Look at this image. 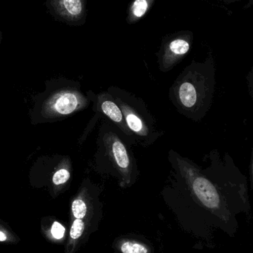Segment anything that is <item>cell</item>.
<instances>
[{"mask_svg":"<svg viewBox=\"0 0 253 253\" xmlns=\"http://www.w3.org/2000/svg\"><path fill=\"white\" fill-rule=\"evenodd\" d=\"M101 121L92 168L100 175L114 177L120 187H130L140 175L138 163L132 150V146L136 143L126 138L106 119Z\"/></svg>","mask_w":253,"mask_h":253,"instance_id":"6da1fadb","label":"cell"},{"mask_svg":"<svg viewBox=\"0 0 253 253\" xmlns=\"http://www.w3.org/2000/svg\"><path fill=\"white\" fill-rule=\"evenodd\" d=\"M107 91L120 106L136 145L150 147L163 136L165 132L159 127L141 98L118 86H110Z\"/></svg>","mask_w":253,"mask_h":253,"instance_id":"7a4b0ae2","label":"cell"},{"mask_svg":"<svg viewBox=\"0 0 253 253\" xmlns=\"http://www.w3.org/2000/svg\"><path fill=\"white\" fill-rule=\"evenodd\" d=\"M53 91L44 105V112L50 118L71 117L87 109L91 104L78 80H62Z\"/></svg>","mask_w":253,"mask_h":253,"instance_id":"3957f363","label":"cell"},{"mask_svg":"<svg viewBox=\"0 0 253 253\" xmlns=\"http://www.w3.org/2000/svg\"><path fill=\"white\" fill-rule=\"evenodd\" d=\"M192 37L189 31H179L163 39L160 49L156 53L160 71L169 72L182 60L190 51Z\"/></svg>","mask_w":253,"mask_h":253,"instance_id":"277c9868","label":"cell"},{"mask_svg":"<svg viewBox=\"0 0 253 253\" xmlns=\"http://www.w3.org/2000/svg\"><path fill=\"white\" fill-rule=\"evenodd\" d=\"M85 93L90 98L92 110L94 112L95 117L99 120L106 119L117 126L126 138L135 141L133 135L126 126L124 116L120 106L107 90L99 93H95L92 90H87Z\"/></svg>","mask_w":253,"mask_h":253,"instance_id":"5b68a950","label":"cell"},{"mask_svg":"<svg viewBox=\"0 0 253 253\" xmlns=\"http://www.w3.org/2000/svg\"><path fill=\"white\" fill-rule=\"evenodd\" d=\"M52 4L58 16L70 25L79 26L85 23L86 0H53Z\"/></svg>","mask_w":253,"mask_h":253,"instance_id":"8992f818","label":"cell"},{"mask_svg":"<svg viewBox=\"0 0 253 253\" xmlns=\"http://www.w3.org/2000/svg\"><path fill=\"white\" fill-rule=\"evenodd\" d=\"M156 0H133L129 4L126 16L128 24H135L150 11Z\"/></svg>","mask_w":253,"mask_h":253,"instance_id":"52a82bcc","label":"cell"},{"mask_svg":"<svg viewBox=\"0 0 253 253\" xmlns=\"http://www.w3.org/2000/svg\"><path fill=\"white\" fill-rule=\"evenodd\" d=\"M71 209L76 218L83 219L85 217L87 212V205L85 199L83 198L81 191L79 193L78 197L73 201Z\"/></svg>","mask_w":253,"mask_h":253,"instance_id":"ba28073f","label":"cell"},{"mask_svg":"<svg viewBox=\"0 0 253 253\" xmlns=\"http://www.w3.org/2000/svg\"><path fill=\"white\" fill-rule=\"evenodd\" d=\"M121 251L123 253H147V249L145 247L141 244L131 242L123 244Z\"/></svg>","mask_w":253,"mask_h":253,"instance_id":"9c48e42d","label":"cell"},{"mask_svg":"<svg viewBox=\"0 0 253 253\" xmlns=\"http://www.w3.org/2000/svg\"><path fill=\"white\" fill-rule=\"evenodd\" d=\"M84 230V224L83 220L77 218L73 223L70 235L73 239H77L82 236Z\"/></svg>","mask_w":253,"mask_h":253,"instance_id":"30bf717a","label":"cell"},{"mask_svg":"<svg viewBox=\"0 0 253 253\" xmlns=\"http://www.w3.org/2000/svg\"><path fill=\"white\" fill-rule=\"evenodd\" d=\"M65 229L62 224L59 222L53 223L51 228V233L53 237L56 239H60L65 235Z\"/></svg>","mask_w":253,"mask_h":253,"instance_id":"8fae6325","label":"cell"},{"mask_svg":"<svg viewBox=\"0 0 253 253\" xmlns=\"http://www.w3.org/2000/svg\"><path fill=\"white\" fill-rule=\"evenodd\" d=\"M7 239V236L2 232L0 231V242H4Z\"/></svg>","mask_w":253,"mask_h":253,"instance_id":"7c38bea8","label":"cell"}]
</instances>
